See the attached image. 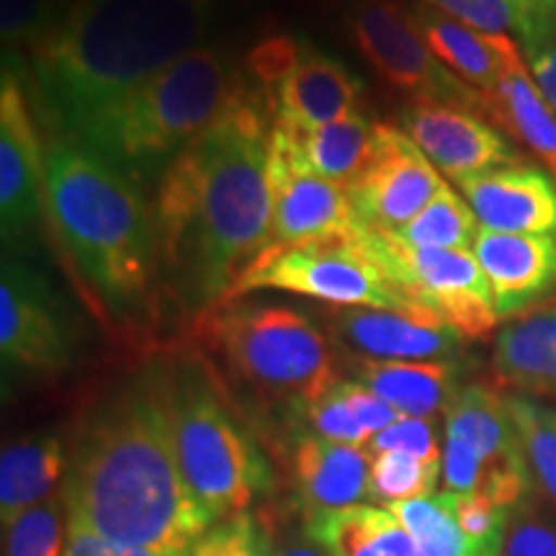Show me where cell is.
I'll use <instances>...</instances> for the list:
<instances>
[{"instance_id": "obj_1", "label": "cell", "mask_w": 556, "mask_h": 556, "mask_svg": "<svg viewBox=\"0 0 556 556\" xmlns=\"http://www.w3.org/2000/svg\"><path fill=\"white\" fill-rule=\"evenodd\" d=\"M270 127L258 96L240 83L157 180L160 281L197 317L225 302L270 245Z\"/></svg>"}, {"instance_id": "obj_2", "label": "cell", "mask_w": 556, "mask_h": 556, "mask_svg": "<svg viewBox=\"0 0 556 556\" xmlns=\"http://www.w3.org/2000/svg\"><path fill=\"white\" fill-rule=\"evenodd\" d=\"M60 492L70 516L114 544L189 556L214 520L180 469L160 368L90 407Z\"/></svg>"}, {"instance_id": "obj_3", "label": "cell", "mask_w": 556, "mask_h": 556, "mask_svg": "<svg viewBox=\"0 0 556 556\" xmlns=\"http://www.w3.org/2000/svg\"><path fill=\"white\" fill-rule=\"evenodd\" d=\"M217 0H67L34 58L41 111L62 139L201 47Z\"/></svg>"}, {"instance_id": "obj_4", "label": "cell", "mask_w": 556, "mask_h": 556, "mask_svg": "<svg viewBox=\"0 0 556 556\" xmlns=\"http://www.w3.org/2000/svg\"><path fill=\"white\" fill-rule=\"evenodd\" d=\"M45 199L83 281L109 315L150 307L160 278L155 212L101 155L54 139L45 152Z\"/></svg>"}, {"instance_id": "obj_5", "label": "cell", "mask_w": 556, "mask_h": 556, "mask_svg": "<svg viewBox=\"0 0 556 556\" xmlns=\"http://www.w3.org/2000/svg\"><path fill=\"white\" fill-rule=\"evenodd\" d=\"M238 86L229 54L201 45L70 139L101 155L135 186L157 184L173 160L217 119Z\"/></svg>"}, {"instance_id": "obj_6", "label": "cell", "mask_w": 556, "mask_h": 556, "mask_svg": "<svg viewBox=\"0 0 556 556\" xmlns=\"http://www.w3.org/2000/svg\"><path fill=\"white\" fill-rule=\"evenodd\" d=\"M173 441L186 482L208 518L245 513L274 486L268 458L238 420L217 371L204 356H184L160 368Z\"/></svg>"}, {"instance_id": "obj_7", "label": "cell", "mask_w": 556, "mask_h": 556, "mask_svg": "<svg viewBox=\"0 0 556 556\" xmlns=\"http://www.w3.org/2000/svg\"><path fill=\"white\" fill-rule=\"evenodd\" d=\"M197 323L201 343L263 397L307 409L338 381L328 338L315 319L289 304L232 299Z\"/></svg>"}, {"instance_id": "obj_8", "label": "cell", "mask_w": 556, "mask_h": 556, "mask_svg": "<svg viewBox=\"0 0 556 556\" xmlns=\"http://www.w3.org/2000/svg\"><path fill=\"white\" fill-rule=\"evenodd\" d=\"M263 289L287 291V294L317 299V302L345 309L366 307L422 315L409 307L389 283V278L381 274L371 253L361 242L358 229L345 238L268 245L242 270L225 302Z\"/></svg>"}, {"instance_id": "obj_9", "label": "cell", "mask_w": 556, "mask_h": 556, "mask_svg": "<svg viewBox=\"0 0 556 556\" xmlns=\"http://www.w3.org/2000/svg\"><path fill=\"white\" fill-rule=\"evenodd\" d=\"M358 238L409 307L438 317L464 340L495 330V299L471 250L417 248L387 229L358 227Z\"/></svg>"}, {"instance_id": "obj_10", "label": "cell", "mask_w": 556, "mask_h": 556, "mask_svg": "<svg viewBox=\"0 0 556 556\" xmlns=\"http://www.w3.org/2000/svg\"><path fill=\"white\" fill-rule=\"evenodd\" d=\"M353 39L381 80L415 101H441L484 114L482 90L438 62L409 13L394 0H356L348 13Z\"/></svg>"}, {"instance_id": "obj_11", "label": "cell", "mask_w": 556, "mask_h": 556, "mask_svg": "<svg viewBox=\"0 0 556 556\" xmlns=\"http://www.w3.org/2000/svg\"><path fill=\"white\" fill-rule=\"evenodd\" d=\"M270 245L345 238L358 229L343 186L307 168L296 131L276 122L268 144Z\"/></svg>"}, {"instance_id": "obj_12", "label": "cell", "mask_w": 556, "mask_h": 556, "mask_svg": "<svg viewBox=\"0 0 556 556\" xmlns=\"http://www.w3.org/2000/svg\"><path fill=\"white\" fill-rule=\"evenodd\" d=\"M3 366L31 377H58L73 361V328L37 270L11 255L0 270Z\"/></svg>"}, {"instance_id": "obj_13", "label": "cell", "mask_w": 556, "mask_h": 556, "mask_svg": "<svg viewBox=\"0 0 556 556\" xmlns=\"http://www.w3.org/2000/svg\"><path fill=\"white\" fill-rule=\"evenodd\" d=\"M446 186L405 129L377 124V148L364 173L348 186L358 227L397 232Z\"/></svg>"}, {"instance_id": "obj_14", "label": "cell", "mask_w": 556, "mask_h": 556, "mask_svg": "<svg viewBox=\"0 0 556 556\" xmlns=\"http://www.w3.org/2000/svg\"><path fill=\"white\" fill-rule=\"evenodd\" d=\"M402 129L456 184L520 165L518 150L495 124L451 103L413 101L402 111Z\"/></svg>"}, {"instance_id": "obj_15", "label": "cell", "mask_w": 556, "mask_h": 556, "mask_svg": "<svg viewBox=\"0 0 556 556\" xmlns=\"http://www.w3.org/2000/svg\"><path fill=\"white\" fill-rule=\"evenodd\" d=\"M443 422L446 433L467 441L490 471L486 497L507 510L523 503L533 486V477L516 422L507 409V397L479 384L462 387Z\"/></svg>"}, {"instance_id": "obj_16", "label": "cell", "mask_w": 556, "mask_h": 556, "mask_svg": "<svg viewBox=\"0 0 556 556\" xmlns=\"http://www.w3.org/2000/svg\"><path fill=\"white\" fill-rule=\"evenodd\" d=\"M45 197V152L16 75L0 86V229L9 248L29 232Z\"/></svg>"}, {"instance_id": "obj_17", "label": "cell", "mask_w": 556, "mask_h": 556, "mask_svg": "<svg viewBox=\"0 0 556 556\" xmlns=\"http://www.w3.org/2000/svg\"><path fill=\"white\" fill-rule=\"evenodd\" d=\"M471 253L490 283L500 319L523 315L556 294V235L479 229Z\"/></svg>"}, {"instance_id": "obj_18", "label": "cell", "mask_w": 556, "mask_h": 556, "mask_svg": "<svg viewBox=\"0 0 556 556\" xmlns=\"http://www.w3.org/2000/svg\"><path fill=\"white\" fill-rule=\"evenodd\" d=\"M330 332L358 358L451 361L464 338L430 315L348 307L330 317Z\"/></svg>"}, {"instance_id": "obj_19", "label": "cell", "mask_w": 556, "mask_h": 556, "mask_svg": "<svg viewBox=\"0 0 556 556\" xmlns=\"http://www.w3.org/2000/svg\"><path fill=\"white\" fill-rule=\"evenodd\" d=\"M479 227L503 235H556V180L533 165H510L462 180Z\"/></svg>"}, {"instance_id": "obj_20", "label": "cell", "mask_w": 556, "mask_h": 556, "mask_svg": "<svg viewBox=\"0 0 556 556\" xmlns=\"http://www.w3.org/2000/svg\"><path fill=\"white\" fill-rule=\"evenodd\" d=\"M361 83L343 62L315 50L302 58L274 88V119L291 129L312 131L356 111Z\"/></svg>"}, {"instance_id": "obj_21", "label": "cell", "mask_w": 556, "mask_h": 556, "mask_svg": "<svg viewBox=\"0 0 556 556\" xmlns=\"http://www.w3.org/2000/svg\"><path fill=\"white\" fill-rule=\"evenodd\" d=\"M371 454L366 448L302 435L291 456L296 495L309 518L343 507L364 505L371 479Z\"/></svg>"}, {"instance_id": "obj_22", "label": "cell", "mask_w": 556, "mask_h": 556, "mask_svg": "<svg viewBox=\"0 0 556 556\" xmlns=\"http://www.w3.org/2000/svg\"><path fill=\"white\" fill-rule=\"evenodd\" d=\"M492 368L503 387L528 397H556V302L539 304L500 330Z\"/></svg>"}, {"instance_id": "obj_23", "label": "cell", "mask_w": 556, "mask_h": 556, "mask_svg": "<svg viewBox=\"0 0 556 556\" xmlns=\"http://www.w3.org/2000/svg\"><path fill=\"white\" fill-rule=\"evenodd\" d=\"M409 16L438 62H443L456 78L482 93H492L497 88L507 62L520 52L510 34H482L469 29L428 5H415Z\"/></svg>"}, {"instance_id": "obj_24", "label": "cell", "mask_w": 556, "mask_h": 556, "mask_svg": "<svg viewBox=\"0 0 556 556\" xmlns=\"http://www.w3.org/2000/svg\"><path fill=\"white\" fill-rule=\"evenodd\" d=\"M351 368L356 381H364L405 417H446L451 402L462 392L458 364L454 361H374L353 356Z\"/></svg>"}, {"instance_id": "obj_25", "label": "cell", "mask_w": 556, "mask_h": 556, "mask_svg": "<svg viewBox=\"0 0 556 556\" xmlns=\"http://www.w3.org/2000/svg\"><path fill=\"white\" fill-rule=\"evenodd\" d=\"M484 96V116L520 139L556 180V114L541 93L523 52L507 62L497 88Z\"/></svg>"}, {"instance_id": "obj_26", "label": "cell", "mask_w": 556, "mask_h": 556, "mask_svg": "<svg viewBox=\"0 0 556 556\" xmlns=\"http://www.w3.org/2000/svg\"><path fill=\"white\" fill-rule=\"evenodd\" d=\"M70 451L60 435L34 433L5 443L0 454V518L3 526L21 513L54 497L65 482Z\"/></svg>"}, {"instance_id": "obj_27", "label": "cell", "mask_w": 556, "mask_h": 556, "mask_svg": "<svg viewBox=\"0 0 556 556\" xmlns=\"http://www.w3.org/2000/svg\"><path fill=\"white\" fill-rule=\"evenodd\" d=\"M307 536L328 556H417L407 528L384 505H353L309 518Z\"/></svg>"}, {"instance_id": "obj_28", "label": "cell", "mask_w": 556, "mask_h": 556, "mask_svg": "<svg viewBox=\"0 0 556 556\" xmlns=\"http://www.w3.org/2000/svg\"><path fill=\"white\" fill-rule=\"evenodd\" d=\"M294 131L307 168L343 189L364 173L377 148V124L368 122L358 111L328 127Z\"/></svg>"}, {"instance_id": "obj_29", "label": "cell", "mask_w": 556, "mask_h": 556, "mask_svg": "<svg viewBox=\"0 0 556 556\" xmlns=\"http://www.w3.org/2000/svg\"><path fill=\"white\" fill-rule=\"evenodd\" d=\"M397 516L422 556H497L477 546L454 516V495L435 492L430 497L384 505Z\"/></svg>"}, {"instance_id": "obj_30", "label": "cell", "mask_w": 556, "mask_h": 556, "mask_svg": "<svg viewBox=\"0 0 556 556\" xmlns=\"http://www.w3.org/2000/svg\"><path fill=\"white\" fill-rule=\"evenodd\" d=\"M479 222L458 193L446 184L413 222L397 229V238L417 248L469 250L479 235Z\"/></svg>"}, {"instance_id": "obj_31", "label": "cell", "mask_w": 556, "mask_h": 556, "mask_svg": "<svg viewBox=\"0 0 556 556\" xmlns=\"http://www.w3.org/2000/svg\"><path fill=\"white\" fill-rule=\"evenodd\" d=\"M533 482L556 503V407L528 397H507Z\"/></svg>"}, {"instance_id": "obj_32", "label": "cell", "mask_w": 556, "mask_h": 556, "mask_svg": "<svg viewBox=\"0 0 556 556\" xmlns=\"http://www.w3.org/2000/svg\"><path fill=\"white\" fill-rule=\"evenodd\" d=\"M441 464H428L422 458L389 451L371 458V479H368V500L381 505L407 503L435 495Z\"/></svg>"}, {"instance_id": "obj_33", "label": "cell", "mask_w": 556, "mask_h": 556, "mask_svg": "<svg viewBox=\"0 0 556 556\" xmlns=\"http://www.w3.org/2000/svg\"><path fill=\"white\" fill-rule=\"evenodd\" d=\"M5 528V556H65L67 507L65 497L29 507Z\"/></svg>"}, {"instance_id": "obj_34", "label": "cell", "mask_w": 556, "mask_h": 556, "mask_svg": "<svg viewBox=\"0 0 556 556\" xmlns=\"http://www.w3.org/2000/svg\"><path fill=\"white\" fill-rule=\"evenodd\" d=\"M189 556H276L274 533L255 513H235L208 526Z\"/></svg>"}, {"instance_id": "obj_35", "label": "cell", "mask_w": 556, "mask_h": 556, "mask_svg": "<svg viewBox=\"0 0 556 556\" xmlns=\"http://www.w3.org/2000/svg\"><path fill=\"white\" fill-rule=\"evenodd\" d=\"M67 3L62 0H0V34L11 50H29L50 37Z\"/></svg>"}, {"instance_id": "obj_36", "label": "cell", "mask_w": 556, "mask_h": 556, "mask_svg": "<svg viewBox=\"0 0 556 556\" xmlns=\"http://www.w3.org/2000/svg\"><path fill=\"white\" fill-rule=\"evenodd\" d=\"M454 495V492H451ZM507 507H500L484 495H454V516L462 531L486 552H503L507 523H510Z\"/></svg>"}, {"instance_id": "obj_37", "label": "cell", "mask_w": 556, "mask_h": 556, "mask_svg": "<svg viewBox=\"0 0 556 556\" xmlns=\"http://www.w3.org/2000/svg\"><path fill=\"white\" fill-rule=\"evenodd\" d=\"M336 384H332L323 397L315 400L307 409H304L312 426V433L332 443H345V446L366 448L368 441H371V435H368V430L356 420V415L351 413V407H348V402L343 400V394L338 392Z\"/></svg>"}, {"instance_id": "obj_38", "label": "cell", "mask_w": 556, "mask_h": 556, "mask_svg": "<svg viewBox=\"0 0 556 556\" xmlns=\"http://www.w3.org/2000/svg\"><path fill=\"white\" fill-rule=\"evenodd\" d=\"M366 451L371 456L389 454V451H402V454L417 456L428 464H441L443 454L438 446L435 422L426 417H400L394 426L381 430L368 441Z\"/></svg>"}, {"instance_id": "obj_39", "label": "cell", "mask_w": 556, "mask_h": 556, "mask_svg": "<svg viewBox=\"0 0 556 556\" xmlns=\"http://www.w3.org/2000/svg\"><path fill=\"white\" fill-rule=\"evenodd\" d=\"M500 556H556V523L523 500L513 507Z\"/></svg>"}, {"instance_id": "obj_40", "label": "cell", "mask_w": 556, "mask_h": 556, "mask_svg": "<svg viewBox=\"0 0 556 556\" xmlns=\"http://www.w3.org/2000/svg\"><path fill=\"white\" fill-rule=\"evenodd\" d=\"M518 34L523 39L528 70H531L539 90L556 114V16L533 21Z\"/></svg>"}, {"instance_id": "obj_41", "label": "cell", "mask_w": 556, "mask_h": 556, "mask_svg": "<svg viewBox=\"0 0 556 556\" xmlns=\"http://www.w3.org/2000/svg\"><path fill=\"white\" fill-rule=\"evenodd\" d=\"M422 5L482 34L516 29V16L507 0H422Z\"/></svg>"}, {"instance_id": "obj_42", "label": "cell", "mask_w": 556, "mask_h": 556, "mask_svg": "<svg viewBox=\"0 0 556 556\" xmlns=\"http://www.w3.org/2000/svg\"><path fill=\"white\" fill-rule=\"evenodd\" d=\"M299 58H302V45L294 37H270L248 54V65L255 78L276 88L278 83L287 78Z\"/></svg>"}, {"instance_id": "obj_43", "label": "cell", "mask_w": 556, "mask_h": 556, "mask_svg": "<svg viewBox=\"0 0 556 556\" xmlns=\"http://www.w3.org/2000/svg\"><path fill=\"white\" fill-rule=\"evenodd\" d=\"M338 392L343 394V400L351 407V413L356 415V420L368 430V435H377L381 430H387L389 426L400 420L397 409H394L389 402L379 397L374 389H368L364 381H338Z\"/></svg>"}, {"instance_id": "obj_44", "label": "cell", "mask_w": 556, "mask_h": 556, "mask_svg": "<svg viewBox=\"0 0 556 556\" xmlns=\"http://www.w3.org/2000/svg\"><path fill=\"white\" fill-rule=\"evenodd\" d=\"M65 556H173V554L114 544V541H109L106 536H101L99 531H93V528L83 523L80 518L70 516L67 513Z\"/></svg>"}, {"instance_id": "obj_45", "label": "cell", "mask_w": 556, "mask_h": 556, "mask_svg": "<svg viewBox=\"0 0 556 556\" xmlns=\"http://www.w3.org/2000/svg\"><path fill=\"white\" fill-rule=\"evenodd\" d=\"M556 16V0H523L520 11L516 13V31L526 29L533 21H544Z\"/></svg>"}, {"instance_id": "obj_46", "label": "cell", "mask_w": 556, "mask_h": 556, "mask_svg": "<svg viewBox=\"0 0 556 556\" xmlns=\"http://www.w3.org/2000/svg\"><path fill=\"white\" fill-rule=\"evenodd\" d=\"M276 556H328L307 536L304 541H291V544L276 548Z\"/></svg>"}, {"instance_id": "obj_47", "label": "cell", "mask_w": 556, "mask_h": 556, "mask_svg": "<svg viewBox=\"0 0 556 556\" xmlns=\"http://www.w3.org/2000/svg\"><path fill=\"white\" fill-rule=\"evenodd\" d=\"M507 3H510V9H513V16H516V13L520 11V5H523V0H507Z\"/></svg>"}, {"instance_id": "obj_48", "label": "cell", "mask_w": 556, "mask_h": 556, "mask_svg": "<svg viewBox=\"0 0 556 556\" xmlns=\"http://www.w3.org/2000/svg\"><path fill=\"white\" fill-rule=\"evenodd\" d=\"M417 556H422V554H420V552H417Z\"/></svg>"}]
</instances>
